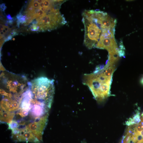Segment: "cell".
Segmentation results:
<instances>
[{
	"label": "cell",
	"mask_w": 143,
	"mask_h": 143,
	"mask_svg": "<svg viewBox=\"0 0 143 143\" xmlns=\"http://www.w3.org/2000/svg\"><path fill=\"white\" fill-rule=\"evenodd\" d=\"M113 70L110 68L98 67L93 73L85 74L83 84L87 86L99 103L104 101L110 95Z\"/></svg>",
	"instance_id": "cell-2"
},
{
	"label": "cell",
	"mask_w": 143,
	"mask_h": 143,
	"mask_svg": "<svg viewBox=\"0 0 143 143\" xmlns=\"http://www.w3.org/2000/svg\"><path fill=\"white\" fill-rule=\"evenodd\" d=\"M141 134L143 136V130L141 132Z\"/></svg>",
	"instance_id": "cell-24"
},
{
	"label": "cell",
	"mask_w": 143,
	"mask_h": 143,
	"mask_svg": "<svg viewBox=\"0 0 143 143\" xmlns=\"http://www.w3.org/2000/svg\"><path fill=\"white\" fill-rule=\"evenodd\" d=\"M13 40H15V38H13Z\"/></svg>",
	"instance_id": "cell-26"
},
{
	"label": "cell",
	"mask_w": 143,
	"mask_h": 143,
	"mask_svg": "<svg viewBox=\"0 0 143 143\" xmlns=\"http://www.w3.org/2000/svg\"><path fill=\"white\" fill-rule=\"evenodd\" d=\"M140 119H141V122H143V118L141 117H140Z\"/></svg>",
	"instance_id": "cell-21"
},
{
	"label": "cell",
	"mask_w": 143,
	"mask_h": 143,
	"mask_svg": "<svg viewBox=\"0 0 143 143\" xmlns=\"http://www.w3.org/2000/svg\"><path fill=\"white\" fill-rule=\"evenodd\" d=\"M4 25L1 24V32L3 31L4 30Z\"/></svg>",
	"instance_id": "cell-18"
},
{
	"label": "cell",
	"mask_w": 143,
	"mask_h": 143,
	"mask_svg": "<svg viewBox=\"0 0 143 143\" xmlns=\"http://www.w3.org/2000/svg\"><path fill=\"white\" fill-rule=\"evenodd\" d=\"M137 141L130 138L128 143H136Z\"/></svg>",
	"instance_id": "cell-15"
},
{
	"label": "cell",
	"mask_w": 143,
	"mask_h": 143,
	"mask_svg": "<svg viewBox=\"0 0 143 143\" xmlns=\"http://www.w3.org/2000/svg\"><path fill=\"white\" fill-rule=\"evenodd\" d=\"M28 86L33 99L51 106L55 91L53 80L44 77L38 78L29 83Z\"/></svg>",
	"instance_id": "cell-3"
},
{
	"label": "cell",
	"mask_w": 143,
	"mask_h": 143,
	"mask_svg": "<svg viewBox=\"0 0 143 143\" xmlns=\"http://www.w3.org/2000/svg\"><path fill=\"white\" fill-rule=\"evenodd\" d=\"M15 115V113L6 112L1 110V121L2 123L9 124L13 120Z\"/></svg>",
	"instance_id": "cell-5"
},
{
	"label": "cell",
	"mask_w": 143,
	"mask_h": 143,
	"mask_svg": "<svg viewBox=\"0 0 143 143\" xmlns=\"http://www.w3.org/2000/svg\"><path fill=\"white\" fill-rule=\"evenodd\" d=\"M82 143H87L86 141L85 140H84L82 141Z\"/></svg>",
	"instance_id": "cell-23"
},
{
	"label": "cell",
	"mask_w": 143,
	"mask_h": 143,
	"mask_svg": "<svg viewBox=\"0 0 143 143\" xmlns=\"http://www.w3.org/2000/svg\"><path fill=\"white\" fill-rule=\"evenodd\" d=\"M4 28L7 32H9V28L8 26H4Z\"/></svg>",
	"instance_id": "cell-16"
},
{
	"label": "cell",
	"mask_w": 143,
	"mask_h": 143,
	"mask_svg": "<svg viewBox=\"0 0 143 143\" xmlns=\"http://www.w3.org/2000/svg\"><path fill=\"white\" fill-rule=\"evenodd\" d=\"M65 18L61 14L59 9H53L49 13L45 12L42 18L38 22L37 25L41 31H50L61 26L66 24Z\"/></svg>",
	"instance_id": "cell-4"
},
{
	"label": "cell",
	"mask_w": 143,
	"mask_h": 143,
	"mask_svg": "<svg viewBox=\"0 0 143 143\" xmlns=\"http://www.w3.org/2000/svg\"><path fill=\"white\" fill-rule=\"evenodd\" d=\"M33 6L34 8H39V4L36 2H34L33 4Z\"/></svg>",
	"instance_id": "cell-10"
},
{
	"label": "cell",
	"mask_w": 143,
	"mask_h": 143,
	"mask_svg": "<svg viewBox=\"0 0 143 143\" xmlns=\"http://www.w3.org/2000/svg\"><path fill=\"white\" fill-rule=\"evenodd\" d=\"M134 135L136 137L137 141H140L143 140V136L141 135V133H136Z\"/></svg>",
	"instance_id": "cell-9"
},
{
	"label": "cell",
	"mask_w": 143,
	"mask_h": 143,
	"mask_svg": "<svg viewBox=\"0 0 143 143\" xmlns=\"http://www.w3.org/2000/svg\"><path fill=\"white\" fill-rule=\"evenodd\" d=\"M40 10L44 12H45L47 10V8L46 7H44L42 8H39Z\"/></svg>",
	"instance_id": "cell-14"
},
{
	"label": "cell",
	"mask_w": 143,
	"mask_h": 143,
	"mask_svg": "<svg viewBox=\"0 0 143 143\" xmlns=\"http://www.w3.org/2000/svg\"><path fill=\"white\" fill-rule=\"evenodd\" d=\"M143 130V122H140L137 125L136 128V133H141V132Z\"/></svg>",
	"instance_id": "cell-7"
},
{
	"label": "cell",
	"mask_w": 143,
	"mask_h": 143,
	"mask_svg": "<svg viewBox=\"0 0 143 143\" xmlns=\"http://www.w3.org/2000/svg\"><path fill=\"white\" fill-rule=\"evenodd\" d=\"M141 84L143 85V77L141 80Z\"/></svg>",
	"instance_id": "cell-22"
},
{
	"label": "cell",
	"mask_w": 143,
	"mask_h": 143,
	"mask_svg": "<svg viewBox=\"0 0 143 143\" xmlns=\"http://www.w3.org/2000/svg\"><path fill=\"white\" fill-rule=\"evenodd\" d=\"M141 116L143 118V113H142V114Z\"/></svg>",
	"instance_id": "cell-25"
},
{
	"label": "cell",
	"mask_w": 143,
	"mask_h": 143,
	"mask_svg": "<svg viewBox=\"0 0 143 143\" xmlns=\"http://www.w3.org/2000/svg\"><path fill=\"white\" fill-rule=\"evenodd\" d=\"M12 36L11 35H9L7 38L5 39V42H6L7 41H8L9 40H11L12 39Z\"/></svg>",
	"instance_id": "cell-13"
},
{
	"label": "cell",
	"mask_w": 143,
	"mask_h": 143,
	"mask_svg": "<svg viewBox=\"0 0 143 143\" xmlns=\"http://www.w3.org/2000/svg\"><path fill=\"white\" fill-rule=\"evenodd\" d=\"M7 8V7L6 6L5 4H2L1 5V10L3 11H4Z\"/></svg>",
	"instance_id": "cell-11"
},
{
	"label": "cell",
	"mask_w": 143,
	"mask_h": 143,
	"mask_svg": "<svg viewBox=\"0 0 143 143\" xmlns=\"http://www.w3.org/2000/svg\"><path fill=\"white\" fill-rule=\"evenodd\" d=\"M135 112V114L133 117L129 118L127 120L128 123L131 125L138 124L141 122L139 112L136 110Z\"/></svg>",
	"instance_id": "cell-6"
},
{
	"label": "cell",
	"mask_w": 143,
	"mask_h": 143,
	"mask_svg": "<svg viewBox=\"0 0 143 143\" xmlns=\"http://www.w3.org/2000/svg\"><path fill=\"white\" fill-rule=\"evenodd\" d=\"M6 17L8 20L9 21L12 20L13 18L11 17V15L10 14L7 15L6 16Z\"/></svg>",
	"instance_id": "cell-12"
},
{
	"label": "cell",
	"mask_w": 143,
	"mask_h": 143,
	"mask_svg": "<svg viewBox=\"0 0 143 143\" xmlns=\"http://www.w3.org/2000/svg\"><path fill=\"white\" fill-rule=\"evenodd\" d=\"M39 4H41L42 3L44 2V1H42V0H39V1H36Z\"/></svg>",
	"instance_id": "cell-19"
},
{
	"label": "cell",
	"mask_w": 143,
	"mask_h": 143,
	"mask_svg": "<svg viewBox=\"0 0 143 143\" xmlns=\"http://www.w3.org/2000/svg\"><path fill=\"white\" fill-rule=\"evenodd\" d=\"M39 28V26L37 25L32 24L30 26V29L32 31H37Z\"/></svg>",
	"instance_id": "cell-8"
},
{
	"label": "cell",
	"mask_w": 143,
	"mask_h": 143,
	"mask_svg": "<svg viewBox=\"0 0 143 143\" xmlns=\"http://www.w3.org/2000/svg\"><path fill=\"white\" fill-rule=\"evenodd\" d=\"M45 5L44 3V2L42 3L41 4H40L39 5V7L40 8H42L45 7Z\"/></svg>",
	"instance_id": "cell-17"
},
{
	"label": "cell",
	"mask_w": 143,
	"mask_h": 143,
	"mask_svg": "<svg viewBox=\"0 0 143 143\" xmlns=\"http://www.w3.org/2000/svg\"><path fill=\"white\" fill-rule=\"evenodd\" d=\"M85 27L84 43L91 49L95 47L101 37L115 30L116 22L99 10H85L82 14Z\"/></svg>",
	"instance_id": "cell-1"
},
{
	"label": "cell",
	"mask_w": 143,
	"mask_h": 143,
	"mask_svg": "<svg viewBox=\"0 0 143 143\" xmlns=\"http://www.w3.org/2000/svg\"><path fill=\"white\" fill-rule=\"evenodd\" d=\"M3 31L5 34V35L6 34L7 32L6 31L5 29H4Z\"/></svg>",
	"instance_id": "cell-20"
}]
</instances>
